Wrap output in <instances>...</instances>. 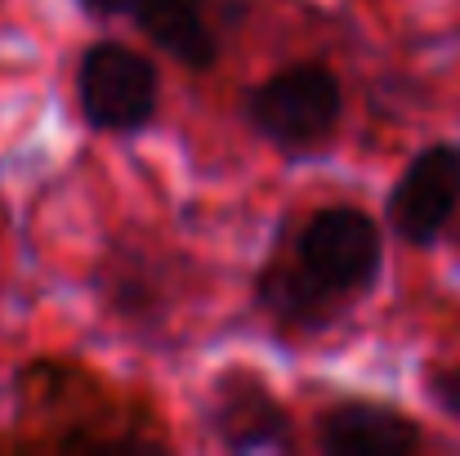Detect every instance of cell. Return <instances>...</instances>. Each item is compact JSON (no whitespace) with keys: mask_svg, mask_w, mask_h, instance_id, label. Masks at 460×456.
Wrapping results in <instances>:
<instances>
[{"mask_svg":"<svg viewBox=\"0 0 460 456\" xmlns=\"http://www.w3.org/2000/svg\"><path fill=\"white\" fill-rule=\"evenodd\" d=\"M170 421L153 389L112 380L85 358L36 353L9 376L0 452H170Z\"/></svg>","mask_w":460,"mask_h":456,"instance_id":"6da1fadb","label":"cell"},{"mask_svg":"<svg viewBox=\"0 0 460 456\" xmlns=\"http://www.w3.org/2000/svg\"><path fill=\"white\" fill-rule=\"evenodd\" d=\"M385 278V228L353 201L287 219L251 278V304L282 335L340 326Z\"/></svg>","mask_w":460,"mask_h":456,"instance_id":"7a4b0ae2","label":"cell"},{"mask_svg":"<svg viewBox=\"0 0 460 456\" xmlns=\"http://www.w3.org/2000/svg\"><path fill=\"white\" fill-rule=\"evenodd\" d=\"M246 130L282 156H313L340 139L344 81L326 58H291L251 81L237 103Z\"/></svg>","mask_w":460,"mask_h":456,"instance_id":"3957f363","label":"cell"},{"mask_svg":"<svg viewBox=\"0 0 460 456\" xmlns=\"http://www.w3.org/2000/svg\"><path fill=\"white\" fill-rule=\"evenodd\" d=\"M72 94L85 130L139 139L161 121V63L117 36H99L76 54Z\"/></svg>","mask_w":460,"mask_h":456,"instance_id":"277c9868","label":"cell"},{"mask_svg":"<svg viewBox=\"0 0 460 456\" xmlns=\"http://www.w3.org/2000/svg\"><path fill=\"white\" fill-rule=\"evenodd\" d=\"M90 296L108 322L153 340L179 317L183 260L144 237H112L90 269Z\"/></svg>","mask_w":460,"mask_h":456,"instance_id":"5b68a950","label":"cell"},{"mask_svg":"<svg viewBox=\"0 0 460 456\" xmlns=\"http://www.w3.org/2000/svg\"><path fill=\"white\" fill-rule=\"evenodd\" d=\"M201 430L210 434L215 448L233 456L300 448L296 412L282 403L273 380L251 362H224L219 371H210L201 398Z\"/></svg>","mask_w":460,"mask_h":456,"instance_id":"8992f818","label":"cell"},{"mask_svg":"<svg viewBox=\"0 0 460 456\" xmlns=\"http://www.w3.org/2000/svg\"><path fill=\"white\" fill-rule=\"evenodd\" d=\"M460 215V144L434 139L416 148L385 192V228L407 251H434Z\"/></svg>","mask_w":460,"mask_h":456,"instance_id":"52a82bcc","label":"cell"},{"mask_svg":"<svg viewBox=\"0 0 460 456\" xmlns=\"http://www.w3.org/2000/svg\"><path fill=\"white\" fill-rule=\"evenodd\" d=\"M308 443L322 456H411L429 443V434L407 407L349 394L313 412Z\"/></svg>","mask_w":460,"mask_h":456,"instance_id":"ba28073f","label":"cell"},{"mask_svg":"<svg viewBox=\"0 0 460 456\" xmlns=\"http://www.w3.org/2000/svg\"><path fill=\"white\" fill-rule=\"evenodd\" d=\"M121 18L165 63H174L192 76L215 72V63L224 54V36H219L224 4L219 0H130Z\"/></svg>","mask_w":460,"mask_h":456,"instance_id":"9c48e42d","label":"cell"},{"mask_svg":"<svg viewBox=\"0 0 460 456\" xmlns=\"http://www.w3.org/2000/svg\"><path fill=\"white\" fill-rule=\"evenodd\" d=\"M420 394L443 421L460 425V362H425L420 367Z\"/></svg>","mask_w":460,"mask_h":456,"instance_id":"30bf717a","label":"cell"},{"mask_svg":"<svg viewBox=\"0 0 460 456\" xmlns=\"http://www.w3.org/2000/svg\"><path fill=\"white\" fill-rule=\"evenodd\" d=\"M81 13H90L94 22H112V18H121L126 13V4L130 0H72Z\"/></svg>","mask_w":460,"mask_h":456,"instance_id":"8fae6325","label":"cell"},{"mask_svg":"<svg viewBox=\"0 0 460 456\" xmlns=\"http://www.w3.org/2000/svg\"><path fill=\"white\" fill-rule=\"evenodd\" d=\"M4 228H9V210H4V201H0V237H4Z\"/></svg>","mask_w":460,"mask_h":456,"instance_id":"7c38bea8","label":"cell"},{"mask_svg":"<svg viewBox=\"0 0 460 456\" xmlns=\"http://www.w3.org/2000/svg\"><path fill=\"white\" fill-rule=\"evenodd\" d=\"M452 237H456V251H460V215H456V224H452Z\"/></svg>","mask_w":460,"mask_h":456,"instance_id":"4fadbf2b","label":"cell"}]
</instances>
